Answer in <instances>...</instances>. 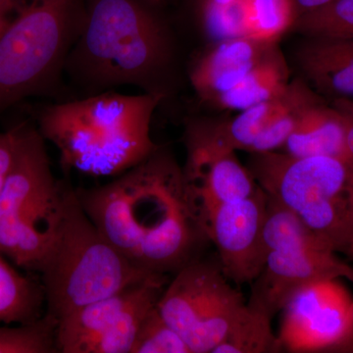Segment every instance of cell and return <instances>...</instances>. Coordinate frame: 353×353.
I'll return each mask as SVG.
<instances>
[{
  "label": "cell",
  "mask_w": 353,
  "mask_h": 353,
  "mask_svg": "<svg viewBox=\"0 0 353 353\" xmlns=\"http://www.w3.org/2000/svg\"><path fill=\"white\" fill-rule=\"evenodd\" d=\"M325 243L283 246L267 252L263 268L252 283L248 305L273 319L292 294L320 281L347 279L353 267L341 261Z\"/></svg>",
  "instance_id": "cell-11"
},
{
  "label": "cell",
  "mask_w": 353,
  "mask_h": 353,
  "mask_svg": "<svg viewBox=\"0 0 353 353\" xmlns=\"http://www.w3.org/2000/svg\"><path fill=\"white\" fill-rule=\"evenodd\" d=\"M352 248H353V241H352V245H350V250H352ZM348 250H347V252H348Z\"/></svg>",
  "instance_id": "cell-33"
},
{
  "label": "cell",
  "mask_w": 353,
  "mask_h": 353,
  "mask_svg": "<svg viewBox=\"0 0 353 353\" xmlns=\"http://www.w3.org/2000/svg\"><path fill=\"white\" fill-rule=\"evenodd\" d=\"M246 305L219 262L201 257L174 274L157 303L165 320L192 353H212Z\"/></svg>",
  "instance_id": "cell-7"
},
{
  "label": "cell",
  "mask_w": 353,
  "mask_h": 353,
  "mask_svg": "<svg viewBox=\"0 0 353 353\" xmlns=\"http://www.w3.org/2000/svg\"><path fill=\"white\" fill-rule=\"evenodd\" d=\"M347 254L350 255V256L352 257V259H353V248H352V250H348Z\"/></svg>",
  "instance_id": "cell-31"
},
{
  "label": "cell",
  "mask_w": 353,
  "mask_h": 353,
  "mask_svg": "<svg viewBox=\"0 0 353 353\" xmlns=\"http://www.w3.org/2000/svg\"><path fill=\"white\" fill-rule=\"evenodd\" d=\"M292 1H294L296 15L299 17L303 14L311 12V11L317 10V9L328 6L334 0H292Z\"/></svg>",
  "instance_id": "cell-27"
},
{
  "label": "cell",
  "mask_w": 353,
  "mask_h": 353,
  "mask_svg": "<svg viewBox=\"0 0 353 353\" xmlns=\"http://www.w3.org/2000/svg\"><path fill=\"white\" fill-rule=\"evenodd\" d=\"M352 303L336 280L297 290L281 311V348L296 353L341 352L350 333Z\"/></svg>",
  "instance_id": "cell-10"
},
{
  "label": "cell",
  "mask_w": 353,
  "mask_h": 353,
  "mask_svg": "<svg viewBox=\"0 0 353 353\" xmlns=\"http://www.w3.org/2000/svg\"><path fill=\"white\" fill-rule=\"evenodd\" d=\"M36 271L41 276L46 315L57 323L153 275L134 267L102 236L77 190L63 183L50 243Z\"/></svg>",
  "instance_id": "cell-4"
},
{
  "label": "cell",
  "mask_w": 353,
  "mask_h": 353,
  "mask_svg": "<svg viewBox=\"0 0 353 353\" xmlns=\"http://www.w3.org/2000/svg\"><path fill=\"white\" fill-rule=\"evenodd\" d=\"M43 288L21 275L0 253V322L27 324L41 317Z\"/></svg>",
  "instance_id": "cell-18"
},
{
  "label": "cell",
  "mask_w": 353,
  "mask_h": 353,
  "mask_svg": "<svg viewBox=\"0 0 353 353\" xmlns=\"http://www.w3.org/2000/svg\"><path fill=\"white\" fill-rule=\"evenodd\" d=\"M294 157H332L353 161L341 114L326 99L309 106L284 145Z\"/></svg>",
  "instance_id": "cell-16"
},
{
  "label": "cell",
  "mask_w": 353,
  "mask_h": 353,
  "mask_svg": "<svg viewBox=\"0 0 353 353\" xmlns=\"http://www.w3.org/2000/svg\"><path fill=\"white\" fill-rule=\"evenodd\" d=\"M13 129L15 148L0 192V221L50 228L59 203L61 182H57L51 171L46 139L29 123Z\"/></svg>",
  "instance_id": "cell-9"
},
{
  "label": "cell",
  "mask_w": 353,
  "mask_h": 353,
  "mask_svg": "<svg viewBox=\"0 0 353 353\" xmlns=\"http://www.w3.org/2000/svg\"><path fill=\"white\" fill-rule=\"evenodd\" d=\"M175 43L148 0H88L64 77L80 97L131 85L166 99Z\"/></svg>",
  "instance_id": "cell-2"
},
{
  "label": "cell",
  "mask_w": 353,
  "mask_h": 353,
  "mask_svg": "<svg viewBox=\"0 0 353 353\" xmlns=\"http://www.w3.org/2000/svg\"><path fill=\"white\" fill-rule=\"evenodd\" d=\"M22 0H0V12L13 15Z\"/></svg>",
  "instance_id": "cell-28"
},
{
  "label": "cell",
  "mask_w": 353,
  "mask_h": 353,
  "mask_svg": "<svg viewBox=\"0 0 353 353\" xmlns=\"http://www.w3.org/2000/svg\"><path fill=\"white\" fill-rule=\"evenodd\" d=\"M276 46L248 38L212 41L190 66V83L197 99L209 105L238 85Z\"/></svg>",
  "instance_id": "cell-14"
},
{
  "label": "cell",
  "mask_w": 353,
  "mask_h": 353,
  "mask_svg": "<svg viewBox=\"0 0 353 353\" xmlns=\"http://www.w3.org/2000/svg\"><path fill=\"white\" fill-rule=\"evenodd\" d=\"M183 139V176L201 219L217 206L243 201L259 190V183L241 163L236 152Z\"/></svg>",
  "instance_id": "cell-13"
},
{
  "label": "cell",
  "mask_w": 353,
  "mask_h": 353,
  "mask_svg": "<svg viewBox=\"0 0 353 353\" xmlns=\"http://www.w3.org/2000/svg\"><path fill=\"white\" fill-rule=\"evenodd\" d=\"M12 16L13 15H11V14L0 12V37H1L3 32L6 31L7 26H8L9 22H10Z\"/></svg>",
  "instance_id": "cell-30"
},
{
  "label": "cell",
  "mask_w": 353,
  "mask_h": 353,
  "mask_svg": "<svg viewBox=\"0 0 353 353\" xmlns=\"http://www.w3.org/2000/svg\"><path fill=\"white\" fill-rule=\"evenodd\" d=\"M246 167L267 196L334 252H347L353 241V161L275 150L250 153Z\"/></svg>",
  "instance_id": "cell-6"
},
{
  "label": "cell",
  "mask_w": 353,
  "mask_h": 353,
  "mask_svg": "<svg viewBox=\"0 0 353 353\" xmlns=\"http://www.w3.org/2000/svg\"><path fill=\"white\" fill-rule=\"evenodd\" d=\"M266 208L267 194L259 188L253 196L222 204L202 217L221 268L234 284H252L263 268Z\"/></svg>",
  "instance_id": "cell-12"
},
{
  "label": "cell",
  "mask_w": 353,
  "mask_h": 353,
  "mask_svg": "<svg viewBox=\"0 0 353 353\" xmlns=\"http://www.w3.org/2000/svg\"><path fill=\"white\" fill-rule=\"evenodd\" d=\"M167 279L153 274L65 316L57 323L58 352L131 353L141 323L157 305Z\"/></svg>",
  "instance_id": "cell-8"
},
{
  "label": "cell",
  "mask_w": 353,
  "mask_h": 353,
  "mask_svg": "<svg viewBox=\"0 0 353 353\" xmlns=\"http://www.w3.org/2000/svg\"><path fill=\"white\" fill-rule=\"evenodd\" d=\"M157 95L115 90L46 105L38 129L70 170L92 176L119 175L158 148L152 137Z\"/></svg>",
  "instance_id": "cell-3"
},
{
  "label": "cell",
  "mask_w": 353,
  "mask_h": 353,
  "mask_svg": "<svg viewBox=\"0 0 353 353\" xmlns=\"http://www.w3.org/2000/svg\"><path fill=\"white\" fill-rule=\"evenodd\" d=\"M131 353H192V350L164 319L157 304L141 321Z\"/></svg>",
  "instance_id": "cell-24"
},
{
  "label": "cell",
  "mask_w": 353,
  "mask_h": 353,
  "mask_svg": "<svg viewBox=\"0 0 353 353\" xmlns=\"http://www.w3.org/2000/svg\"><path fill=\"white\" fill-rule=\"evenodd\" d=\"M272 319L246 305L234 320L225 340L212 353H269L282 352Z\"/></svg>",
  "instance_id": "cell-19"
},
{
  "label": "cell",
  "mask_w": 353,
  "mask_h": 353,
  "mask_svg": "<svg viewBox=\"0 0 353 353\" xmlns=\"http://www.w3.org/2000/svg\"><path fill=\"white\" fill-rule=\"evenodd\" d=\"M301 77L328 101H353V37H305L296 50Z\"/></svg>",
  "instance_id": "cell-15"
},
{
  "label": "cell",
  "mask_w": 353,
  "mask_h": 353,
  "mask_svg": "<svg viewBox=\"0 0 353 353\" xmlns=\"http://www.w3.org/2000/svg\"><path fill=\"white\" fill-rule=\"evenodd\" d=\"M57 322L46 314L19 326H0V353H53Z\"/></svg>",
  "instance_id": "cell-22"
},
{
  "label": "cell",
  "mask_w": 353,
  "mask_h": 353,
  "mask_svg": "<svg viewBox=\"0 0 353 353\" xmlns=\"http://www.w3.org/2000/svg\"><path fill=\"white\" fill-rule=\"evenodd\" d=\"M290 82V72L277 46L231 90L209 105L223 110L243 111L281 97Z\"/></svg>",
  "instance_id": "cell-17"
},
{
  "label": "cell",
  "mask_w": 353,
  "mask_h": 353,
  "mask_svg": "<svg viewBox=\"0 0 353 353\" xmlns=\"http://www.w3.org/2000/svg\"><path fill=\"white\" fill-rule=\"evenodd\" d=\"M14 148L15 132L13 128L6 132H0V192L12 164Z\"/></svg>",
  "instance_id": "cell-25"
},
{
  "label": "cell",
  "mask_w": 353,
  "mask_h": 353,
  "mask_svg": "<svg viewBox=\"0 0 353 353\" xmlns=\"http://www.w3.org/2000/svg\"><path fill=\"white\" fill-rule=\"evenodd\" d=\"M296 17L292 0H245V37L265 43H276L294 26Z\"/></svg>",
  "instance_id": "cell-20"
},
{
  "label": "cell",
  "mask_w": 353,
  "mask_h": 353,
  "mask_svg": "<svg viewBox=\"0 0 353 353\" xmlns=\"http://www.w3.org/2000/svg\"><path fill=\"white\" fill-rule=\"evenodd\" d=\"M77 194L102 236L139 270L174 275L209 241L183 167L160 146L111 182Z\"/></svg>",
  "instance_id": "cell-1"
},
{
  "label": "cell",
  "mask_w": 353,
  "mask_h": 353,
  "mask_svg": "<svg viewBox=\"0 0 353 353\" xmlns=\"http://www.w3.org/2000/svg\"><path fill=\"white\" fill-rule=\"evenodd\" d=\"M329 102L341 114L345 121L347 150L353 159V101L334 99Z\"/></svg>",
  "instance_id": "cell-26"
},
{
  "label": "cell",
  "mask_w": 353,
  "mask_h": 353,
  "mask_svg": "<svg viewBox=\"0 0 353 353\" xmlns=\"http://www.w3.org/2000/svg\"><path fill=\"white\" fill-rule=\"evenodd\" d=\"M245 0H194L197 20L211 43L245 38Z\"/></svg>",
  "instance_id": "cell-21"
},
{
  "label": "cell",
  "mask_w": 353,
  "mask_h": 353,
  "mask_svg": "<svg viewBox=\"0 0 353 353\" xmlns=\"http://www.w3.org/2000/svg\"><path fill=\"white\" fill-rule=\"evenodd\" d=\"M292 28L304 37H353V0H334L303 14Z\"/></svg>",
  "instance_id": "cell-23"
},
{
  "label": "cell",
  "mask_w": 353,
  "mask_h": 353,
  "mask_svg": "<svg viewBox=\"0 0 353 353\" xmlns=\"http://www.w3.org/2000/svg\"><path fill=\"white\" fill-rule=\"evenodd\" d=\"M341 352H353V303L352 313H350V333H348L347 341H345Z\"/></svg>",
  "instance_id": "cell-29"
},
{
  "label": "cell",
  "mask_w": 353,
  "mask_h": 353,
  "mask_svg": "<svg viewBox=\"0 0 353 353\" xmlns=\"http://www.w3.org/2000/svg\"><path fill=\"white\" fill-rule=\"evenodd\" d=\"M83 6V0L21 1L0 37V115L29 97L61 92Z\"/></svg>",
  "instance_id": "cell-5"
},
{
  "label": "cell",
  "mask_w": 353,
  "mask_h": 353,
  "mask_svg": "<svg viewBox=\"0 0 353 353\" xmlns=\"http://www.w3.org/2000/svg\"><path fill=\"white\" fill-rule=\"evenodd\" d=\"M148 1L150 2V3L153 4V6H157L158 0H148Z\"/></svg>",
  "instance_id": "cell-32"
}]
</instances>
